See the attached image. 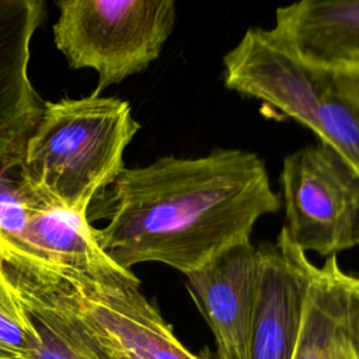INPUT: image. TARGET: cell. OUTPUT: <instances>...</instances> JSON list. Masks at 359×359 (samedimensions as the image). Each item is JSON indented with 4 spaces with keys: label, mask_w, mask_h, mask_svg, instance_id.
I'll return each mask as SVG.
<instances>
[{
    "label": "cell",
    "mask_w": 359,
    "mask_h": 359,
    "mask_svg": "<svg viewBox=\"0 0 359 359\" xmlns=\"http://www.w3.org/2000/svg\"><path fill=\"white\" fill-rule=\"evenodd\" d=\"M41 265L116 359H202L180 342L132 271L90 278Z\"/></svg>",
    "instance_id": "5b68a950"
},
{
    "label": "cell",
    "mask_w": 359,
    "mask_h": 359,
    "mask_svg": "<svg viewBox=\"0 0 359 359\" xmlns=\"http://www.w3.org/2000/svg\"><path fill=\"white\" fill-rule=\"evenodd\" d=\"M139 129L129 102L116 97L43 101L18 172L46 198L87 215L125 170L123 153Z\"/></svg>",
    "instance_id": "7a4b0ae2"
},
{
    "label": "cell",
    "mask_w": 359,
    "mask_h": 359,
    "mask_svg": "<svg viewBox=\"0 0 359 359\" xmlns=\"http://www.w3.org/2000/svg\"><path fill=\"white\" fill-rule=\"evenodd\" d=\"M25 187L27 215L22 229L14 243H0V248L90 278H105L122 269L98 245L95 227L87 215L65 208L27 182Z\"/></svg>",
    "instance_id": "8fae6325"
},
{
    "label": "cell",
    "mask_w": 359,
    "mask_h": 359,
    "mask_svg": "<svg viewBox=\"0 0 359 359\" xmlns=\"http://www.w3.org/2000/svg\"><path fill=\"white\" fill-rule=\"evenodd\" d=\"M292 359H359V275L337 255L313 269Z\"/></svg>",
    "instance_id": "7c38bea8"
},
{
    "label": "cell",
    "mask_w": 359,
    "mask_h": 359,
    "mask_svg": "<svg viewBox=\"0 0 359 359\" xmlns=\"http://www.w3.org/2000/svg\"><path fill=\"white\" fill-rule=\"evenodd\" d=\"M53 41L72 69H93L94 94L146 70L175 25L172 0H62Z\"/></svg>",
    "instance_id": "3957f363"
},
{
    "label": "cell",
    "mask_w": 359,
    "mask_h": 359,
    "mask_svg": "<svg viewBox=\"0 0 359 359\" xmlns=\"http://www.w3.org/2000/svg\"><path fill=\"white\" fill-rule=\"evenodd\" d=\"M46 17L42 0H0V170L20 167L42 102L28 73L32 38Z\"/></svg>",
    "instance_id": "9c48e42d"
},
{
    "label": "cell",
    "mask_w": 359,
    "mask_h": 359,
    "mask_svg": "<svg viewBox=\"0 0 359 359\" xmlns=\"http://www.w3.org/2000/svg\"><path fill=\"white\" fill-rule=\"evenodd\" d=\"M257 250L259 273L248 359H292L316 265L283 227L275 243H261Z\"/></svg>",
    "instance_id": "52a82bcc"
},
{
    "label": "cell",
    "mask_w": 359,
    "mask_h": 359,
    "mask_svg": "<svg viewBox=\"0 0 359 359\" xmlns=\"http://www.w3.org/2000/svg\"><path fill=\"white\" fill-rule=\"evenodd\" d=\"M0 259L39 335L35 359H116L39 262L6 248Z\"/></svg>",
    "instance_id": "30bf717a"
},
{
    "label": "cell",
    "mask_w": 359,
    "mask_h": 359,
    "mask_svg": "<svg viewBox=\"0 0 359 359\" xmlns=\"http://www.w3.org/2000/svg\"><path fill=\"white\" fill-rule=\"evenodd\" d=\"M223 83L234 93L276 108L321 140L323 70L303 63L272 29L245 31L223 56Z\"/></svg>",
    "instance_id": "8992f818"
},
{
    "label": "cell",
    "mask_w": 359,
    "mask_h": 359,
    "mask_svg": "<svg viewBox=\"0 0 359 359\" xmlns=\"http://www.w3.org/2000/svg\"><path fill=\"white\" fill-rule=\"evenodd\" d=\"M38 348L36 328L0 259V359H35Z\"/></svg>",
    "instance_id": "9a60e30c"
},
{
    "label": "cell",
    "mask_w": 359,
    "mask_h": 359,
    "mask_svg": "<svg viewBox=\"0 0 359 359\" xmlns=\"http://www.w3.org/2000/svg\"><path fill=\"white\" fill-rule=\"evenodd\" d=\"M258 273V250L245 240L185 275L189 294L213 332L217 359L250 358Z\"/></svg>",
    "instance_id": "ba28073f"
},
{
    "label": "cell",
    "mask_w": 359,
    "mask_h": 359,
    "mask_svg": "<svg viewBox=\"0 0 359 359\" xmlns=\"http://www.w3.org/2000/svg\"><path fill=\"white\" fill-rule=\"evenodd\" d=\"M271 29L313 69H359V0H304L278 7Z\"/></svg>",
    "instance_id": "4fadbf2b"
},
{
    "label": "cell",
    "mask_w": 359,
    "mask_h": 359,
    "mask_svg": "<svg viewBox=\"0 0 359 359\" xmlns=\"http://www.w3.org/2000/svg\"><path fill=\"white\" fill-rule=\"evenodd\" d=\"M338 90L348 97L359 109V69L331 72Z\"/></svg>",
    "instance_id": "2e32d148"
},
{
    "label": "cell",
    "mask_w": 359,
    "mask_h": 359,
    "mask_svg": "<svg viewBox=\"0 0 359 359\" xmlns=\"http://www.w3.org/2000/svg\"><path fill=\"white\" fill-rule=\"evenodd\" d=\"M279 184L283 229L299 248L327 258L359 245V175L335 149L318 142L287 154Z\"/></svg>",
    "instance_id": "277c9868"
},
{
    "label": "cell",
    "mask_w": 359,
    "mask_h": 359,
    "mask_svg": "<svg viewBox=\"0 0 359 359\" xmlns=\"http://www.w3.org/2000/svg\"><path fill=\"white\" fill-rule=\"evenodd\" d=\"M318 118L320 142L335 149L359 175V109L338 90L327 70H323Z\"/></svg>",
    "instance_id": "5bb4252c"
},
{
    "label": "cell",
    "mask_w": 359,
    "mask_h": 359,
    "mask_svg": "<svg viewBox=\"0 0 359 359\" xmlns=\"http://www.w3.org/2000/svg\"><path fill=\"white\" fill-rule=\"evenodd\" d=\"M109 220L95 229L104 254L126 271L161 262L188 275L222 250L251 240L282 201L258 154L216 147L125 168L112 185Z\"/></svg>",
    "instance_id": "6da1fadb"
}]
</instances>
